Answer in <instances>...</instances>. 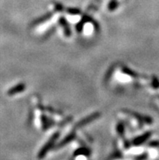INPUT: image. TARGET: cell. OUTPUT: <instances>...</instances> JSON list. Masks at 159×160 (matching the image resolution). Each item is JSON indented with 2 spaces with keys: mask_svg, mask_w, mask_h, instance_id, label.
<instances>
[{
  "mask_svg": "<svg viewBox=\"0 0 159 160\" xmlns=\"http://www.w3.org/2000/svg\"><path fill=\"white\" fill-rule=\"evenodd\" d=\"M63 7L58 2H54L50 7V13L46 15L42 18L35 23L32 27L33 32L37 34H43L44 32L48 31L54 24H57L58 20L62 16L63 13Z\"/></svg>",
  "mask_w": 159,
  "mask_h": 160,
  "instance_id": "6da1fadb",
  "label": "cell"
},
{
  "mask_svg": "<svg viewBox=\"0 0 159 160\" xmlns=\"http://www.w3.org/2000/svg\"><path fill=\"white\" fill-rule=\"evenodd\" d=\"M58 136H59V135H58V132L54 133L52 136L51 137V138L49 139L48 142H47L46 145L42 146V148L41 149L40 151H39L38 153V155H37L39 159H42V158H44L45 157H46L47 153L51 150V148H52L53 146H54V145L55 144V142H56Z\"/></svg>",
  "mask_w": 159,
  "mask_h": 160,
  "instance_id": "ba28073f",
  "label": "cell"
},
{
  "mask_svg": "<svg viewBox=\"0 0 159 160\" xmlns=\"http://www.w3.org/2000/svg\"><path fill=\"white\" fill-rule=\"evenodd\" d=\"M27 89L26 85L24 83H19L17 85L12 86V88L8 89L7 91V94L10 97H13V96L18 95V94H20V93H24Z\"/></svg>",
  "mask_w": 159,
  "mask_h": 160,
  "instance_id": "9c48e42d",
  "label": "cell"
},
{
  "mask_svg": "<svg viewBox=\"0 0 159 160\" xmlns=\"http://www.w3.org/2000/svg\"><path fill=\"white\" fill-rule=\"evenodd\" d=\"M58 25V30L62 38L66 39L70 38L72 37V30H71L69 23L64 19L63 16H61L60 19L57 22Z\"/></svg>",
  "mask_w": 159,
  "mask_h": 160,
  "instance_id": "52a82bcc",
  "label": "cell"
},
{
  "mask_svg": "<svg viewBox=\"0 0 159 160\" xmlns=\"http://www.w3.org/2000/svg\"><path fill=\"white\" fill-rule=\"evenodd\" d=\"M32 107H33V123L37 129H48L51 126V121L48 116L45 113L44 107L42 105L37 98H32Z\"/></svg>",
  "mask_w": 159,
  "mask_h": 160,
  "instance_id": "7a4b0ae2",
  "label": "cell"
},
{
  "mask_svg": "<svg viewBox=\"0 0 159 160\" xmlns=\"http://www.w3.org/2000/svg\"><path fill=\"white\" fill-rule=\"evenodd\" d=\"M121 3H122V0H110V2H108L107 6V12L110 13L115 12L119 9Z\"/></svg>",
  "mask_w": 159,
  "mask_h": 160,
  "instance_id": "8fae6325",
  "label": "cell"
},
{
  "mask_svg": "<svg viewBox=\"0 0 159 160\" xmlns=\"http://www.w3.org/2000/svg\"><path fill=\"white\" fill-rule=\"evenodd\" d=\"M97 29V24L94 20L89 16H84L82 20L77 24L78 32L85 38H90L93 36Z\"/></svg>",
  "mask_w": 159,
  "mask_h": 160,
  "instance_id": "277c9868",
  "label": "cell"
},
{
  "mask_svg": "<svg viewBox=\"0 0 159 160\" xmlns=\"http://www.w3.org/2000/svg\"><path fill=\"white\" fill-rule=\"evenodd\" d=\"M111 78L116 83L120 85H129L135 81L139 80L138 76L134 72L132 71L128 68L121 65L116 66V68L113 70Z\"/></svg>",
  "mask_w": 159,
  "mask_h": 160,
  "instance_id": "3957f363",
  "label": "cell"
},
{
  "mask_svg": "<svg viewBox=\"0 0 159 160\" xmlns=\"http://www.w3.org/2000/svg\"><path fill=\"white\" fill-rule=\"evenodd\" d=\"M89 157V151L87 148H81L74 154V160H88Z\"/></svg>",
  "mask_w": 159,
  "mask_h": 160,
  "instance_id": "30bf717a",
  "label": "cell"
},
{
  "mask_svg": "<svg viewBox=\"0 0 159 160\" xmlns=\"http://www.w3.org/2000/svg\"><path fill=\"white\" fill-rule=\"evenodd\" d=\"M119 115L124 120H127L132 128H137H137L140 129L142 126L145 125L146 124V120L143 119V117H141L140 115L134 113V112H128V111H122L119 112Z\"/></svg>",
  "mask_w": 159,
  "mask_h": 160,
  "instance_id": "5b68a950",
  "label": "cell"
},
{
  "mask_svg": "<svg viewBox=\"0 0 159 160\" xmlns=\"http://www.w3.org/2000/svg\"><path fill=\"white\" fill-rule=\"evenodd\" d=\"M63 17L65 20L72 24H78L82 18L84 17V15L82 14L81 10L77 8H68L63 11Z\"/></svg>",
  "mask_w": 159,
  "mask_h": 160,
  "instance_id": "8992f818",
  "label": "cell"
}]
</instances>
